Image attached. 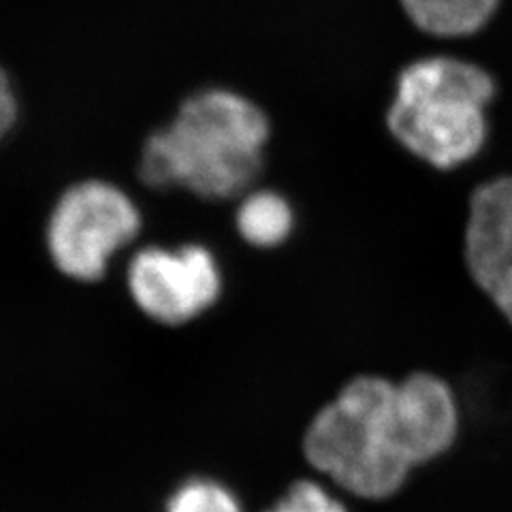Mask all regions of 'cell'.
<instances>
[{
	"mask_svg": "<svg viewBox=\"0 0 512 512\" xmlns=\"http://www.w3.org/2000/svg\"><path fill=\"white\" fill-rule=\"evenodd\" d=\"M457 434L459 406L444 378L357 376L314 414L303 455L344 491L387 500L416 468L442 457Z\"/></svg>",
	"mask_w": 512,
	"mask_h": 512,
	"instance_id": "1",
	"label": "cell"
},
{
	"mask_svg": "<svg viewBox=\"0 0 512 512\" xmlns=\"http://www.w3.org/2000/svg\"><path fill=\"white\" fill-rule=\"evenodd\" d=\"M269 135L267 114L244 94L199 90L143 143L139 180L156 190L184 188L207 201L242 197L263 169Z\"/></svg>",
	"mask_w": 512,
	"mask_h": 512,
	"instance_id": "2",
	"label": "cell"
},
{
	"mask_svg": "<svg viewBox=\"0 0 512 512\" xmlns=\"http://www.w3.org/2000/svg\"><path fill=\"white\" fill-rule=\"evenodd\" d=\"M493 96L495 79L478 64L453 56L421 58L397 75L387 126L412 156L451 171L485 148Z\"/></svg>",
	"mask_w": 512,
	"mask_h": 512,
	"instance_id": "3",
	"label": "cell"
},
{
	"mask_svg": "<svg viewBox=\"0 0 512 512\" xmlns=\"http://www.w3.org/2000/svg\"><path fill=\"white\" fill-rule=\"evenodd\" d=\"M141 231V214L122 188L105 180H84L62 192L47 222L45 244L60 274L96 282L111 256Z\"/></svg>",
	"mask_w": 512,
	"mask_h": 512,
	"instance_id": "4",
	"label": "cell"
},
{
	"mask_svg": "<svg viewBox=\"0 0 512 512\" xmlns=\"http://www.w3.org/2000/svg\"><path fill=\"white\" fill-rule=\"evenodd\" d=\"M135 306L160 325L180 327L210 310L222 293L216 256L201 244L141 248L126 269Z\"/></svg>",
	"mask_w": 512,
	"mask_h": 512,
	"instance_id": "5",
	"label": "cell"
},
{
	"mask_svg": "<svg viewBox=\"0 0 512 512\" xmlns=\"http://www.w3.org/2000/svg\"><path fill=\"white\" fill-rule=\"evenodd\" d=\"M463 256L474 282L512 261V175L489 180L472 192Z\"/></svg>",
	"mask_w": 512,
	"mask_h": 512,
	"instance_id": "6",
	"label": "cell"
},
{
	"mask_svg": "<svg viewBox=\"0 0 512 512\" xmlns=\"http://www.w3.org/2000/svg\"><path fill=\"white\" fill-rule=\"evenodd\" d=\"M399 5L425 35L461 39L483 30L502 0H399Z\"/></svg>",
	"mask_w": 512,
	"mask_h": 512,
	"instance_id": "7",
	"label": "cell"
},
{
	"mask_svg": "<svg viewBox=\"0 0 512 512\" xmlns=\"http://www.w3.org/2000/svg\"><path fill=\"white\" fill-rule=\"evenodd\" d=\"M237 231L254 248H276L293 233V207L274 190L246 192L237 207Z\"/></svg>",
	"mask_w": 512,
	"mask_h": 512,
	"instance_id": "8",
	"label": "cell"
},
{
	"mask_svg": "<svg viewBox=\"0 0 512 512\" xmlns=\"http://www.w3.org/2000/svg\"><path fill=\"white\" fill-rule=\"evenodd\" d=\"M167 512H242V506L216 480L192 478L171 495Z\"/></svg>",
	"mask_w": 512,
	"mask_h": 512,
	"instance_id": "9",
	"label": "cell"
},
{
	"mask_svg": "<svg viewBox=\"0 0 512 512\" xmlns=\"http://www.w3.org/2000/svg\"><path fill=\"white\" fill-rule=\"evenodd\" d=\"M269 512H348V510L340 500H335L323 485H318L316 480L303 478V480H295V483L284 493V498Z\"/></svg>",
	"mask_w": 512,
	"mask_h": 512,
	"instance_id": "10",
	"label": "cell"
},
{
	"mask_svg": "<svg viewBox=\"0 0 512 512\" xmlns=\"http://www.w3.org/2000/svg\"><path fill=\"white\" fill-rule=\"evenodd\" d=\"M476 286L491 299L493 306L512 325V261L493 269L485 278H480Z\"/></svg>",
	"mask_w": 512,
	"mask_h": 512,
	"instance_id": "11",
	"label": "cell"
},
{
	"mask_svg": "<svg viewBox=\"0 0 512 512\" xmlns=\"http://www.w3.org/2000/svg\"><path fill=\"white\" fill-rule=\"evenodd\" d=\"M15 120H18V99H15L9 75L5 69H0V141L7 137Z\"/></svg>",
	"mask_w": 512,
	"mask_h": 512,
	"instance_id": "12",
	"label": "cell"
}]
</instances>
